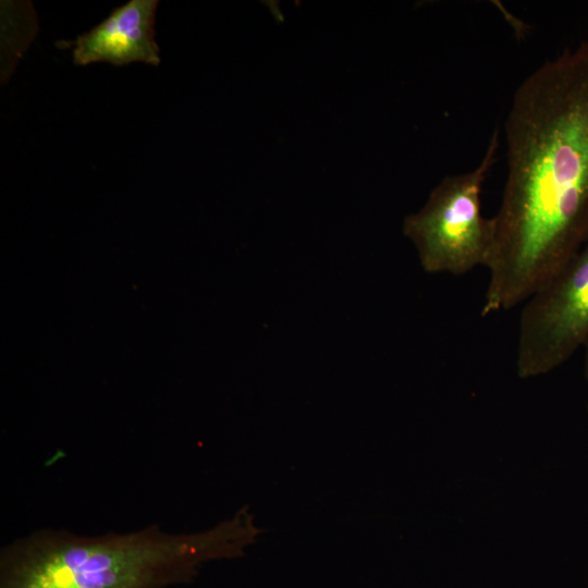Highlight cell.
<instances>
[{
	"instance_id": "6da1fadb",
	"label": "cell",
	"mask_w": 588,
	"mask_h": 588,
	"mask_svg": "<svg viewBox=\"0 0 588 588\" xmlns=\"http://www.w3.org/2000/svg\"><path fill=\"white\" fill-rule=\"evenodd\" d=\"M505 135L482 317L524 304L588 238V41L524 79Z\"/></svg>"
},
{
	"instance_id": "7a4b0ae2",
	"label": "cell",
	"mask_w": 588,
	"mask_h": 588,
	"mask_svg": "<svg viewBox=\"0 0 588 588\" xmlns=\"http://www.w3.org/2000/svg\"><path fill=\"white\" fill-rule=\"evenodd\" d=\"M262 529L248 505L195 532L151 524L118 534L79 536L39 529L0 551V588H170L191 584L204 564L242 558Z\"/></svg>"
},
{
	"instance_id": "3957f363",
	"label": "cell",
	"mask_w": 588,
	"mask_h": 588,
	"mask_svg": "<svg viewBox=\"0 0 588 588\" xmlns=\"http://www.w3.org/2000/svg\"><path fill=\"white\" fill-rule=\"evenodd\" d=\"M498 147L495 130L474 170L445 176L424 207L405 218L403 232L416 247L425 271L463 275L478 266L487 268L494 245V223L481 212V189Z\"/></svg>"
},
{
	"instance_id": "277c9868",
	"label": "cell",
	"mask_w": 588,
	"mask_h": 588,
	"mask_svg": "<svg viewBox=\"0 0 588 588\" xmlns=\"http://www.w3.org/2000/svg\"><path fill=\"white\" fill-rule=\"evenodd\" d=\"M519 377L546 375L588 340V243L524 304L518 320Z\"/></svg>"
},
{
	"instance_id": "5b68a950",
	"label": "cell",
	"mask_w": 588,
	"mask_h": 588,
	"mask_svg": "<svg viewBox=\"0 0 588 588\" xmlns=\"http://www.w3.org/2000/svg\"><path fill=\"white\" fill-rule=\"evenodd\" d=\"M159 1L131 0L74 41L73 62L87 65L109 62L114 66L133 62L160 64L159 46L155 39V16Z\"/></svg>"
},
{
	"instance_id": "8992f818",
	"label": "cell",
	"mask_w": 588,
	"mask_h": 588,
	"mask_svg": "<svg viewBox=\"0 0 588 588\" xmlns=\"http://www.w3.org/2000/svg\"><path fill=\"white\" fill-rule=\"evenodd\" d=\"M583 347L585 348V376L588 382V340Z\"/></svg>"
}]
</instances>
